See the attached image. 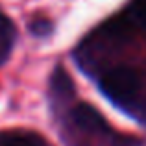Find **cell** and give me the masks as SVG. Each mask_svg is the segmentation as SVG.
I'll return each mask as SVG.
<instances>
[{
    "label": "cell",
    "instance_id": "obj_1",
    "mask_svg": "<svg viewBox=\"0 0 146 146\" xmlns=\"http://www.w3.org/2000/svg\"><path fill=\"white\" fill-rule=\"evenodd\" d=\"M141 80L135 70L128 67H117L107 70L100 78V89L109 100L117 104H129L133 102L139 93Z\"/></svg>",
    "mask_w": 146,
    "mask_h": 146
},
{
    "label": "cell",
    "instance_id": "obj_2",
    "mask_svg": "<svg viewBox=\"0 0 146 146\" xmlns=\"http://www.w3.org/2000/svg\"><path fill=\"white\" fill-rule=\"evenodd\" d=\"M72 122L78 126L82 131L87 133H102L107 129V124L104 120V117L89 104H78L74 106V109L70 111Z\"/></svg>",
    "mask_w": 146,
    "mask_h": 146
},
{
    "label": "cell",
    "instance_id": "obj_3",
    "mask_svg": "<svg viewBox=\"0 0 146 146\" xmlns=\"http://www.w3.org/2000/svg\"><path fill=\"white\" fill-rule=\"evenodd\" d=\"M74 94V83L68 78V74L61 67L54 70L52 78H50V96L56 106H63Z\"/></svg>",
    "mask_w": 146,
    "mask_h": 146
},
{
    "label": "cell",
    "instance_id": "obj_4",
    "mask_svg": "<svg viewBox=\"0 0 146 146\" xmlns=\"http://www.w3.org/2000/svg\"><path fill=\"white\" fill-rule=\"evenodd\" d=\"M129 15H131V19L141 28L146 30V0H133Z\"/></svg>",
    "mask_w": 146,
    "mask_h": 146
},
{
    "label": "cell",
    "instance_id": "obj_5",
    "mask_svg": "<svg viewBox=\"0 0 146 146\" xmlns=\"http://www.w3.org/2000/svg\"><path fill=\"white\" fill-rule=\"evenodd\" d=\"M0 146H26L24 135H4L0 137Z\"/></svg>",
    "mask_w": 146,
    "mask_h": 146
},
{
    "label": "cell",
    "instance_id": "obj_6",
    "mask_svg": "<svg viewBox=\"0 0 146 146\" xmlns=\"http://www.w3.org/2000/svg\"><path fill=\"white\" fill-rule=\"evenodd\" d=\"M32 33H35V35H46V33H50V22L48 21H35L32 26Z\"/></svg>",
    "mask_w": 146,
    "mask_h": 146
},
{
    "label": "cell",
    "instance_id": "obj_7",
    "mask_svg": "<svg viewBox=\"0 0 146 146\" xmlns=\"http://www.w3.org/2000/svg\"><path fill=\"white\" fill-rule=\"evenodd\" d=\"M24 143H26V146H44L43 141H39L33 135H24Z\"/></svg>",
    "mask_w": 146,
    "mask_h": 146
}]
</instances>
